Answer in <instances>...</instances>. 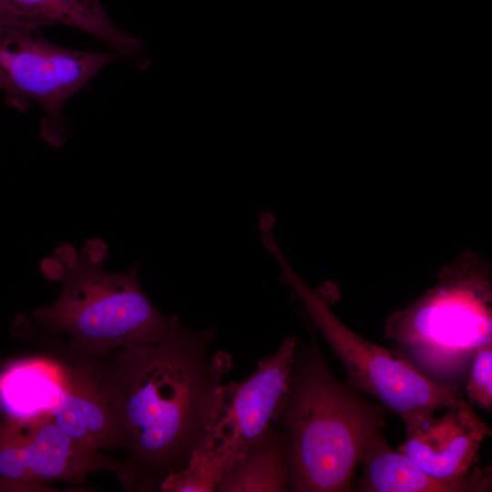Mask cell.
Masks as SVG:
<instances>
[{
    "label": "cell",
    "mask_w": 492,
    "mask_h": 492,
    "mask_svg": "<svg viewBox=\"0 0 492 492\" xmlns=\"http://www.w3.org/2000/svg\"><path fill=\"white\" fill-rule=\"evenodd\" d=\"M216 332L179 323L156 343L99 362L135 491H159L167 477L187 466L214 423L232 367L229 353L211 351Z\"/></svg>",
    "instance_id": "cell-1"
},
{
    "label": "cell",
    "mask_w": 492,
    "mask_h": 492,
    "mask_svg": "<svg viewBox=\"0 0 492 492\" xmlns=\"http://www.w3.org/2000/svg\"><path fill=\"white\" fill-rule=\"evenodd\" d=\"M107 246L87 241L81 254L67 243L42 261L46 278L61 282L57 300L19 319V332L34 334L50 354L77 363H96L118 350L153 344L179 321L160 312L143 291L138 265L123 272L103 266Z\"/></svg>",
    "instance_id": "cell-2"
},
{
    "label": "cell",
    "mask_w": 492,
    "mask_h": 492,
    "mask_svg": "<svg viewBox=\"0 0 492 492\" xmlns=\"http://www.w3.org/2000/svg\"><path fill=\"white\" fill-rule=\"evenodd\" d=\"M272 423L288 436L289 490L294 492L349 491L384 425L377 409L333 377L315 343L303 351L297 345Z\"/></svg>",
    "instance_id": "cell-3"
},
{
    "label": "cell",
    "mask_w": 492,
    "mask_h": 492,
    "mask_svg": "<svg viewBox=\"0 0 492 492\" xmlns=\"http://www.w3.org/2000/svg\"><path fill=\"white\" fill-rule=\"evenodd\" d=\"M384 334L430 370L457 368L477 348L492 343L488 263L477 253H462L424 295L386 319Z\"/></svg>",
    "instance_id": "cell-4"
},
{
    "label": "cell",
    "mask_w": 492,
    "mask_h": 492,
    "mask_svg": "<svg viewBox=\"0 0 492 492\" xmlns=\"http://www.w3.org/2000/svg\"><path fill=\"white\" fill-rule=\"evenodd\" d=\"M282 272V281L302 301L307 315L337 355L353 384L395 411L406 428L419 427L439 409L470 405L453 384L433 381L404 355L361 337L333 313L327 299L308 286L282 255L275 241L267 245Z\"/></svg>",
    "instance_id": "cell-5"
},
{
    "label": "cell",
    "mask_w": 492,
    "mask_h": 492,
    "mask_svg": "<svg viewBox=\"0 0 492 492\" xmlns=\"http://www.w3.org/2000/svg\"><path fill=\"white\" fill-rule=\"evenodd\" d=\"M0 410L5 418H50L94 449L114 450L117 427L95 364L53 354L10 362L0 371Z\"/></svg>",
    "instance_id": "cell-6"
},
{
    "label": "cell",
    "mask_w": 492,
    "mask_h": 492,
    "mask_svg": "<svg viewBox=\"0 0 492 492\" xmlns=\"http://www.w3.org/2000/svg\"><path fill=\"white\" fill-rule=\"evenodd\" d=\"M115 52L77 50L46 39L40 28L0 21V72L12 106L29 101L45 110L41 133L52 145L66 138L63 107L105 66Z\"/></svg>",
    "instance_id": "cell-7"
},
{
    "label": "cell",
    "mask_w": 492,
    "mask_h": 492,
    "mask_svg": "<svg viewBox=\"0 0 492 492\" xmlns=\"http://www.w3.org/2000/svg\"><path fill=\"white\" fill-rule=\"evenodd\" d=\"M297 345V337L287 336L245 379L226 384L220 410L195 452L209 463L218 483L272 425L288 385Z\"/></svg>",
    "instance_id": "cell-8"
},
{
    "label": "cell",
    "mask_w": 492,
    "mask_h": 492,
    "mask_svg": "<svg viewBox=\"0 0 492 492\" xmlns=\"http://www.w3.org/2000/svg\"><path fill=\"white\" fill-rule=\"evenodd\" d=\"M23 449L25 463L36 483L60 480L83 482L97 470L118 477L126 490L135 491L134 473L126 461H117L73 438L50 418H9Z\"/></svg>",
    "instance_id": "cell-9"
},
{
    "label": "cell",
    "mask_w": 492,
    "mask_h": 492,
    "mask_svg": "<svg viewBox=\"0 0 492 492\" xmlns=\"http://www.w3.org/2000/svg\"><path fill=\"white\" fill-rule=\"evenodd\" d=\"M487 436L490 428L471 407L448 410L419 427L406 428L398 450L429 476L456 479L470 472Z\"/></svg>",
    "instance_id": "cell-10"
},
{
    "label": "cell",
    "mask_w": 492,
    "mask_h": 492,
    "mask_svg": "<svg viewBox=\"0 0 492 492\" xmlns=\"http://www.w3.org/2000/svg\"><path fill=\"white\" fill-rule=\"evenodd\" d=\"M0 21L41 28L68 26L102 40L118 56L136 58L141 45L118 29L99 0H0Z\"/></svg>",
    "instance_id": "cell-11"
},
{
    "label": "cell",
    "mask_w": 492,
    "mask_h": 492,
    "mask_svg": "<svg viewBox=\"0 0 492 492\" xmlns=\"http://www.w3.org/2000/svg\"><path fill=\"white\" fill-rule=\"evenodd\" d=\"M365 492H484L491 488L490 468H476L456 479L436 478L399 450H393L382 433L370 441L361 460Z\"/></svg>",
    "instance_id": "cell-12"
},
{
    "label": "cell",
    "mask_w": 492,
    "mask_h": 492,
    "mask_svg": "<svg viewBox=\"0 0 492 492\" xmlns=\"http://www.w3.org/2000/svg\"><path fill=\"white\" fill-rule=\"evenodd\" d=\"M289 441L273 423L244 452L217 485L219 492L289 490Z\"/></svg>",
    "instance_id": "cell-13"
},
{
    "label": "cell",
    "mask_w": 492,
    "mask_h": 492,
    "mask_svg": "<svg viewBox=\"0 0 492 492\" xmlns=\"http://www.w3.org/2000/svg\"><path fill=\"white\" fill-rule=\"evenodd\" d=\"M469 400L479 408L492 407V343L477 348L466 383Z\"/></svg>",
    "instance_id": "cell-14"
},
{
    "label": "cell",
    "mask_w": 492,
    "mask_h": 492,
    "mask_svg": "<svg viewBox=\"0 0 492 492\" xmlns=\"http://www.w3.org/2000/svg\"><path fill=\"white\" fill-rule=\"evenodd\" d=\"M5 89H6V83H5V77L0 72V90L5 91Z\"/></svg>",
    "instance_id": "cell-15"
}]
</instances>
